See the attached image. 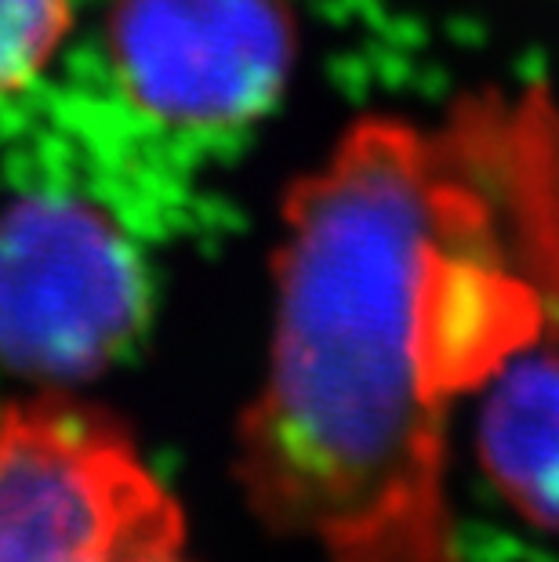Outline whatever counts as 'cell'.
I'll return each mask as SVG.
<instances>
[{
	"label": "cell",
	"mask_w": 559,
	"mask_h": 562,
	"mask_svg": "<svg viewBox=\"0 0 559 562\" xmlns=\"http://www.w3.org/2000/svg\"><path fill=\"white\" fill-rule=\"evenodd\" d=\"M69 26V0H0V99L33 83Z\"/></svg>",
	"instance_id": "cell-6"
},
{
	"label": "cell",
	"mask_w": 559,
	"mask_h": 562,
	"mask_svg": "<svg viewBox=\"0 0 559 562\" xmlns=\"http://www.w3.org/2000/svg\"><path fill=\"white\" fill-rule=\"evenodd\" d=\"M113 562H186V555H182V544H168V548H149V552H135Z\"/></svg>",
	"instance_id": "cell-7"
},
{
	"label": "cell",
	"mask_w": 559,
	"mask_h": 562,
	"mask_svg": "<svg viewBox=\"0 0 559 562\" xmlns=\"http://www.w3.org/2000/svg\"><path fill=\"white\" fill-rule=\"evenodd\" d=\"M182 544V512L121 425L69 400L0 403V562H113Z\"/></svg>",
	"instance_id": "cell-2"
},
{
	"label": "cell",
	"mask_w": 559,
	"mask_h": 562,
	"mask_svg": "<svg viewBox=\"0 0 559 562\" xmlns=\"http://www.w3.org/2000/svg\"><path fill=\"white\" fill-rule=\"evenodd\" d=\"M142 316V261L99 211L41 193L0 214V367L41 385L85 381Z\"/></svg>",
	"instance_id": "cell-3"
},
{
	"label": "cell",
	"mask_w": 559,
	"mask_h": 562,
	"mask_svg": "<svg viewBox=\"0 0 559 562\" xmlns=\"http://www.w3.org/2000/svg\"><path fill=\"white\" fill-rule=\"evenodd\" d=\"M291 52L283 0H113L105 15L113 91L171 135L255 124L283 91Z\"/></svg>",
	"instance_id": "cell-4"
},
{
	"label": "cell",
	"mask_w": 559,
	"mask_h": 562,
	"mask_svg": "<svg viewBox=\"0 0 559 562\" xmlns=\"http://www.w3.org/2000/svg\"><path fill=\"white\" fill-rule=\"evenodd\" d=\"M476 450L508 505L559 533V349L516 352L487 381Z\"/></svg>",
	"instance_id": "cell-5"
},
{
	"label": "cell",
	"mask_w": 559,
	"mask_h": 562,
	"mask_svg": "<svg viewBox=\"0 0 559 562\" xmlns=\"http://www.w3.org/2000/svg\"><path fill=\"white\" fill-rule=\"evenodd\" d=\"M559 327V110L487 91L367 121L291 189L233 472L324 562H458L447 411Z\"/></svg>",
	"instance_id": "cell-1"
}]
</instances>
